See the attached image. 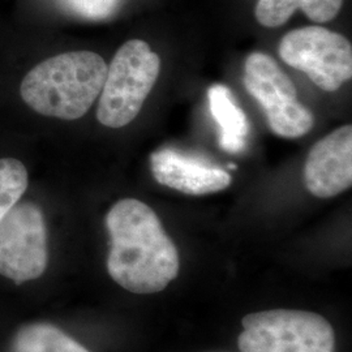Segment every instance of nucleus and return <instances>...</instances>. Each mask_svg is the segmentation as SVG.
<instances>
[{
  "mask_svg": "<svg viewBox=\"0 0 352 352\" xmlns=\"http://www.w3.org/2000/svg\"><path fill=\"white\" fill-rule=\"evenodd\" d=\"M343 6V0H258L254 16L265 28H278L286 24L296 10L316 24L331 21Z\"/></svg>",
  "mask_w": 352,
  "mask_h": 352,
  "instance_id": "nucleus-11",
  "label": "nucleus"
},
{
  "mask_svg": "<svg viewBox=\"0 0 352 352\" xmlns=\"http://www.w3.org/2000/svg\"><path fill=\"white\" fill-rule=\"evenodd\" d=\"M110 235L107 272L133 294L164 291L179 274V252L158 215L145 202L123 199L106 215Z\"/></svg>",
  "mask_w": 352,
  "mask_h": 352,
  "instance_id": "nucleus-1",
  "label": "nucleus"
},
{
  "mask_svg": "<svg viewBox=\"0 0 352 352\" xmlns=\"http://www.w3.org/2000/svg\"><path fill=\"white\" fill-rule=\"evenodd\" d=\"M11 352H90L77 340L49 322L21 327L11 343Z\"/></svg>",
  "mask_w": 352,
  "mask_h": 352,
  "instance_id": "nucleus-12",
  "label": "nucleus"
},
{
  "mask_svg": "<svg viewBox=\"0 0 352 352\" xmlns=\"http://www.w3.org/2000/svg\"><path fill=\"white\" fill-rule=\"evenodd\" d=\"M29 176L25 166L14 158L0 160V222L25 193Z\"/></svg>",
  "mask_w": 352,
  "mask_h": 352,
  "instance_id": "nucleus-13",
  "label": "nucleus"
},
{
  "mask_svg": "<svg viewBox=\"0 0 352 352\" xmlns=\"http://www.w3.org/2000/svg\"><path fill=\"white\" fill-rule=\"evenodd\" d=\"M279 56L325 91H336L351 80V42L324 26L289 32L280 39Z\"/></svg>",
  "mask_w": 352,
  "mask_h": 352,
  "instance_id": "nucleus-6",
  "label": "nucleus"
},
{
  "mask_svg": "<svg viewBox=\"0 0 352 352\" xmlns=\"http://www.w3.org/2000/svg\"><path fill=\"white\" fill-rule=\"evenodd\" d=\"M240 352H334L336 333L327 318L308 311L272 309L245 316Z\"/></svg>",
  "mask_w": 352,
  "mask_h": 352,
  "instance_id": "nucleus-4",
  "label": "nucleus"
},
{
  "mask_svg": "<svg viewBox=\"0 0 352 352\" xmlns=\"http://www.w3.org/2000/svg\"><path fill=\"white\" fill-rule=\"evenodd\" d=\"M49 263L47 228L33 202L16 204L0 222V276L16 285L41 277Z\"/></svg>",
  "mask_w": 352,
  "mask_h": 352,
  "instance_id": "nucleus-7",
  "label": "nucleus"
},
{
  "mask_svg": "<svg viewBox=\"0 0 352 352\" xmlns=\"http://www.w3.org/2000/svg\"><path fill=\"white\" fill-rule=\"evenodd\" d=\"M302 177L307 189L318 199H330L351 188V124L316 142L305 160Z\"/></svg>",
  "mask_w": 352,
  "mask_h": 352,
  "instance_id": "nucleus-8",
  "label": "nucleus"
},
{
  "mask_svg": "<svg viewBox=\"0 0 352 352\" xmlns=\"http://www.w3.org/2000/svg\"><path fill=\"white\" fill-rule=\"evenodd\" d=\"M65 11L88 21H104L120 10L123 0H58Z\"/></svg>",
  "mask_w": 352,
  "mask_h": 352,
  "instance_id": "nucleus-14",
  "label": "nucleus"
},
{
  "mask_svg": "<svg viewBox=\"0 0 352 352\" xmlns=\"http://www.w3.org/2000/svg\"><path fill=\"white\" fill-rule=\"evenodd\" d=\"M243 84L263 107L272 132L298 139L315 124V116L298 101V91L277 62L264 52H253L244 63Z\"/></svg>",
  "mask_w": 352,
  "mask_h": 352,
  "instance_id": "nucleus-5",
  "label": "nucleus"
},
{
  "mask_svg": "<svg viewBox=\"0 0 352 352\" xmlns=\"http://www.w3.org/2000/svg\"><path fill=\"white\" fill-rule=\"evenodd\" d=\"M210 113L219 126V146L230 154H238L247 145L250 123L231 90L215 84L208 90Z\"/></svg>",
  "mask_w": 352,
  "mask_h": 352,
  "instance_id": "nucleus-10",
  "label": "nucleus"
},
{
  "mask_svg": "<svg viewBox=\"0 0 352 352\" xmlns=\"http://www.w3.org/2000/svg\"><path fill=\"white\" fill-rule=\"evenodd\" d=\"M161 72V58L141 39H131L110 65L100 94L97 119L102 126L123 128L139 115Z\"/></svg>",
  "mask_w": 352,
  "mask_h": 352,
  "instance_id": "nucleus-3",
  "label": "nucleus"
},
{
  "mask_svg": "<svg viewBox=\"0 0 352 352\" xmlns=\"http://www.w3.org/2000/svg\"><path fill=\"white\" fill-rule=\"evenodd\" d=\"M151 168L157 183L189 196L215 193L228 188L232 182L225 170L175 149L151 153Z\"/></svg>",
  "mask_w": 352,
  "mask_h": 352,
  "instance_id": "nucleus-9",
  "label": "nucleus"
},
{
  "mask_svg": "<svg viewBox=\"0 0 352 352\" xmlns=\"http://www.w3.org/2000/svg\"><path fill=\"white\" fill-rule=\"evenodd\" d=\"M107 64L91 51H69L51 56L24 77L20 94L36 113L76 120L88 113L101 94Z\"/></svg>",
  "mask_w": 352,
  "mask_h": 352,
  "instance_id": "nucleus-2",
  "label": "nucleus"
}]
</instances>
